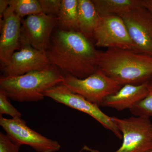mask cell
<instances>
[{
    "instance_id": "obj_1",
    "label": "cell",
    "mask_w": 152,
    "mask_h": 152,
    "mask_svg": "<svg viewBox=\"0 0 152 152\" xmlns=\"http://www.w3.org/2000/svg\"><path fill=\"white\" fill-rule=\"evenodd\" d=\"M100 52L79 32L59 30L52 35L45 52L52 66L83 79L98 69Z\"/></svg>"
},
{
    "instance_id": "obj_2",
    "label": "cell",
    "mask_w": 152,
    "mask_h": 152,
    "mask_svg": "<svg viewBox=\"0 0 152 152\" xmlns=\"http://www.w3.org/2000/svg\"><path fill=\"white\" fill-rule=\"evenodd\" d=\"M98 69L121 86L145 83L152 78V56L120 48L100 52Z\"/></svg>"
},
{
    "instance_id": "obj_3",
    "label": "cell",
    "mask_w": 152,
    "mask_h": 152,
    "mask_svg": "<svg viewBox=\"0 0 152 152\" xmlns=\"http://www.w3.org/2000/svg\"><path fill=\"white\" fill-rule=\"evenodd\" d=\"M64 75L51 66L47 69L34 71L22 75L4 77L0 79V91L10 99L24 102H35L45 97L44 94L61 84Z\"/></svg>"
},
{
    "instance_id": "obj_4",
    "label": "cell",
    "mask_w": 152,
    "mask_h": 152,
    "mask_svg": "<svg viewBox=\"0 0 152 152\" xmlns=\"http://www.w3.org/2000/svg\"><path fill=\"white\" fill-rule=\"evenodd\" d=\"M61 84L99 107L105 98L117 92L123 86L98 69L85 79L65 75Z\"/></svg>"
},
{
    "instance_id": "obj_5",
    "label": "cell",
    "mask_w": 152,
    "mask_h": 152,
    "mask_svg": "<svg viewBox=\"0 0 152 152\" xmlns=\"http://www.w3.org/2000/svg\"><path fill=\"white\" fill-rule=\"evenodd\" d=\"M122 135L118 149L113 152H149L152 151V122L150 118L140 116L120 118L112 117Z\"/></svg>"
},
{
    "instance_id": "obj_6",
    "label": "cell",
    "mask_w": 152,
    "mask_h": 152,
    "mask_svg": "<svg viewBox=\"0 0 152 152\" xmlns=\"http://www.w3.org/2000/svg\"><path fill=\"white\" fill-rule=\"evenodd\" d=\"M44 95L57 103L88 114L104 128L112 132L118 138H122V135L113 121L112 117L104 113L97 105L92 103L80 95L73 93L64 85L61 84L53 87L46 91Z\"/></svg>"
},
{
    "instance_id": "obj_7",
    "label": "cell",
    "mask_w": 152,
    "mask_h": 152,
    "mask_svg": "<svg viewBox=\"0 0 152 152\" xmlns=\"http://www.w3.org/2000/svg\"><path fill=\"white\" fill-rule=\"evenodd\" d=\"M0 126L14 141L21 145L29 146L37 152H56L61 149L58 142L32 129L21 118H7L0 116Z\"/></svg>"
},
{
    "instance_id": "obj_8",
    "label": "cell",
    "mask_w": 152,
    "mask_h": 152,
    "mask_svg": "<svg viewBox=\"0 0 152 152\" xmlns=\"http://www.w3.org/2000/svg\"><path fill=\"white\" fill-rule=\"evenodd\" d=\"M94 39L95 46L98 48L128 49L137 51L119 16H100L94 31Z\"/></svg>"
},
{
    "instance_id": "obj_9",
    "label": "cell",
    "mask_w": 152,
    "mask_h": 152,
    "mask_svg": "<svg viewBox=\"0 0 152 152\" xmlns=\"http://www.w3.org/2000/svg\"><path fill=\"white\" fill-rule=\"evenodd\" d=\"M58 24V17L42 12L22 19V45H29L39 50L46 52L53 31Z\"/></svg>"
},
{
    "instance_id": "obj_10",
    "label": "cell",
    "mask_w": 152,
    "mask_h": 152,
    "mask_svg": "<svg viewBox=\"0 0 152 152\" xmlns=\"http://www.w3.org/2000/svg\"><path fill=\"white\" fill-rule=\"evenodd\" d=\"M139 53L152 56V15L143 6L120 16Z\"/></svg>"
},
{
    "instance_id": "obj_11",
    "label": "cell",
    "mask_w": 152,
    "mask_h": 152,
    "mask_svg": "<svg viewBox=\"0 0 152 152\" xmlns=\"http://www.w3.org/2000/svg\"><path fill=\"white\" fill-rule=\"evenodd\" d=\"M51 65L45 52L29 45H22L15 52L7 66L2 68L4 77L22 75L34 71L47 69Z\"/></svg>"
},
{
    "instance_id": "obj_12",
    "label": "cell",
    "mask_w": 152,
    "mask_h": 152,
    "mask_svg": "<svg viewBox=\"0 0 152 152\" xmlns=\"http://www.w3.org/2000/svg\"><path fill=\"white\" fill-rule=\"evenodd\" d=\"M22 19L9 7L1 18L0 61L7 66L13 54L21 48Z\"/></svg>"
},
{
    "instance_id": "obj_13",
    "label": "cell",
    "mask_w": 152,
    "mask_h": 152,
    "mask_svg": "<svg viewBox=\"0 0 152 152\" xmlns=\"http://www.w3.org/2000/svg\"><path fill=\"white\" fill-rule=\"evenodd\" d=\"M147 83L141 85L123 86L117 92L105 98L101 106L111 108L118 111L130 110L148 95Z\"/></svg>"
},
{
    "instance_id": "obj_14",
    "label": "cell",
    "mask_w": 152,
    "mask_h": 152,
    "mask_svg": "<svg viewBox=\"0 0 152 152\" xmlns=\"http://www.w3.org/2000/svg\"><path fill=\"white\" fill-rule=\"evenodd\" d=\"M100 18L91 0H78V31L91 41Z\"/></svg>"
},
{
    "instance_id": "obj_15",
    "label": "cell",
    "mask_w": 152,
    "mask_h": 152,
    "mask_svg": "<svg viewBox=\"0 0 152 152\" xmlns=\"http://www.w3.org/2000/svg\"><path fill=\"white\" fill-rule=\"evenodd\" d=\"M101 17L120 16L143 6L142 0H91Z\"/></svg>"
},
{
    "instance_id": "obj_16",
    "label": "cell",
    "mask_w": 152,
    "mask_h": 152,
    "mask_svg": "<svg viewBox=\"0 0 152 152\" xmlns=\"http://www.w3.org/2000/svg\"><path fill=\"white\" fill-rule=\"evenodd\" d=\"M59 30L78 31V0H61L58 16Z\"/></svg>"
},
{
    "instance_id": "obj_17",
    "label": "cell",
    "mask_w": 152,
    "mask_h": 152,
    "mask_svg": "<svg viewBox=\"0 0 152 152\" xmlns=\"http://www.w3.org/2000/svg\"><path fill=\"white\" fill-rule=\"evenodd\" d=\"M9 7L22 19L42 12L39 0H9Z\"/></svg>"
},
{
    "instance_id": "obj_18",
    "label": "cell",
    "mask_w": 152,
    "mask_h": 152,
    "mask_svg": "<svg viewBox=\"0 0 152 152\" xmlns=\"http://www.w3.org/2000/svg\"><path fill=\"white\" fill-rule=\"evenodd\" d=\"M147 84L148 94L146 96L129 110L134 116L148 118L152 117V78Z\"/></svg>"
},
{
    "instance_id": "obj_19",
    "label": "cell",
    "mask_w": 152,
    "mask_h": 152,
    "mask_svg": "<svg viewBox=\"0 0 152 152\" xmlns=\"http://www.w3.org/2000/svg\"><path fill=\"white\" fill-rule=\"evenodd\" d=\"M10 99L2 91H0V116L8 115L12 118H21V113L11 103Z\"/></svg>"
},
{
    "instance_id": "obj_20",
    "label": "cell",
    "mask_w": 152,
    "mask_h": 152,
    "mask_svg": "<svg viewBox=\"0 0 152 152\" xmlns=\"http://www.w3.org/2000/svg\"><path fill=\"white\" fill-rule=\"evenodd\" d=\"M42 12L58 16L61 8V0H39Z\"/></svg>"
},
{
    "instance_id": "obj_21",
    "label": "cell",
    "mask_w": 152,
    "mask_h": 152,
    "mask_svg": "<svg viewBox=\"0 0 152 152\" xmlns=\"http://www.w3.org/2000/svg\"><path fill=\"white\" fill-rule=\"evenodd\" d=\"M21 146L7 134L0 133V152H19Z\"/></svg>"
},
{
    "instance_id": "obj_22",
    "label": "cell",
    "mask_w": 152,
    "mask_h": 152,
    "mask_svg": "<svg viewBox=\"0 0 152 152\" xmlns=\"http://www.w3.org/2000/svg\"><path fill=\"white\" fill-rule=\"evenodd\" d=\"M9 7V0L0 1V16L2 18L3 15Z\"/></svg>"
},
{
    "instance_id": "obj_23",
    "label": "cell",
    "mask_w": 152,
    "mask_h": 152,
    "mask_svg": "<svg viewBox=\"0 0 152 152\" xmlns=\"http://www.w3.org/2000/svg\"><path fill=\"white\" fill-rule=\"evenodd\" d=\"M142 4L152 15V0H142Z\"/></svg>"
},
{
    "instance_id": "obj_24",
    "label": "cell",
    "mask_w": 152,
    "mask_h": 152,
    "mask_svg": "<svg viewBox=\"0 0 152 152\" xmlns=\"http://www.w3.org/2000/svg\"><path fill=\"white\" fill-rule=\"evenodd\" d=\"M83 150L89 152H101L98 150L95 149L91 148L87 146V145H85L83 148Z\"/></svg>"
},
{
    "instance_id": "obj_25",
    "label": "cell",
    "mask_w": 152,
    "mask_h": 152,
    "mask_svg": "<svg viewBox=\"0 0 152 152\" xmlns=\"http://www.w3.org/2000/svg\"><path fill=\"white\" fill-rule=\"evenodd\" d=\"M152 152V151H151V152Z\"/></svg>"
}]
</instances>
